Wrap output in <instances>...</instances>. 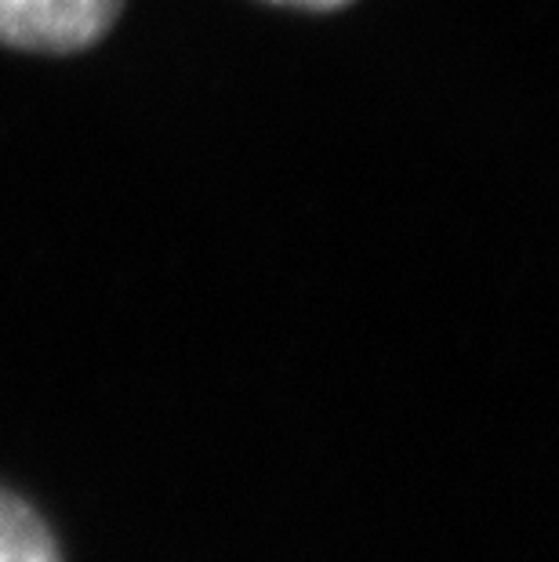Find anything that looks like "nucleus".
<instances>
[{
    "label": "nucleus",
    "instance_id": "f257e3e1",
    "mask_svg": "<svg viewBox=\"0 0 559 562\" xmlns=\"http://www.w3.org/2000/svg\"><path fill=\"white\" fill-rule=\"evenodd\" d=\"M124 0H0V44L41 55H74L99 44Z\"/></svg>",
    "mask_w": 559,
    "mask_h": 562
},
{
    "label": "nucleus",
    "instance_id": "f03ea898",
    "mask_svg": "<svg viewBox=\"0 0 559 562\" xmlns=\"http://www.w3.org/2000/svg\"><path fill=\"white\" fill-rule=\"evenodd\" d=\"M0 562H63L47 522L4 486H0Z\"/></svg>",
    "mask_w": 559,
    "mask_h": 562
},
{
    "label": "nucleus",
    "instance_id": "7ed1b4c3",
    "mask_svg": "<svg viewBox=\"0 0 559 562\" xmlns=\"http://www.w3.org/2000/svg\"><path fill=\"white\" fill-rule=\"evenodd\" d=\"M269 4H280V8H302V11H338L353 0H269Z\"/></svg>",
    "mask_w": 559,
    "mask_h": 562
}]
</instances>
